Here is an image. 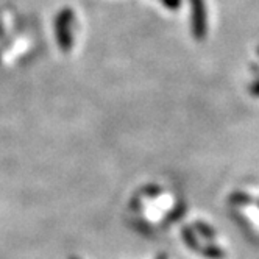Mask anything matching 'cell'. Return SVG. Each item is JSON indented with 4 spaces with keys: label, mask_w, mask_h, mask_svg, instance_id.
<instances>
[{
    "label": "cell",
    "mask_w": 259,
    "mask_h": 259,
    "mask_svg": "<svg viewBox=\"0 0 259 259\" xmlns=\"http://www.w3.org/2000/svg\"><path fill=\"white\" fill-rule=\"evenodd\" d=\"M201 254L208 257V259H224L225 257V251L222 250L217 245H206L201 248Z\"/></svg>",
    "instance_id": "3"
},
{
    "label": "cell",
    "mask_w": 259,
    "mask_h": 259,
    "mask_svg": "<svg viewBox=\"0 0 259 259\" xmlns=\"http://www.w3.org/2000/svg\"><path fill=\"white\" fill-rule=\"evenodd\" d=\"M72 19V13L69 10H64L60 17L57 19V34H58V39H60V44L64 50L69 49L70 46V39H69V34H67V24L69 21Z\"/></svg>",
    "instance_id": "1"
},
{
    "label": "cell",
    "mask_w": 259,
    "mask_h": 259,
    "mask_svg": "<svg viewBox=\"0 0 259 259\" xmlns=\"http://www.w3.org/2000/svg\"><path fill=\"white\" fill-rule=\"evenodd\" d=\"M165 7L169 8H178L180 7V0H162Z\"/></svg>",
    "instance_id": "6"
},
{
    "label": "cell",
    "mask_w": 259,
    "mask_h": 259,
    "mask_svg": "<svg viewBox=\"0 0 259 259\" xmlns=\"http://www.w3.org/2000/svg\"><path fill=\"white\" fill-rule=\"evenodd\" d=\"M236 200H240L239 203H248L247 200H250V197L248 195H242V194H236L233 197V201H236Z\"/></svg>",
    "instance_id": "7"
},
{
    "label": "cell",
    "mask_w": 259,
    "mask_h": 259,
    "mask_svg": "<svg viewBox=\"0 0 259 259\" xmlns=\"http://www.w3.org/2000/svg\"><path fill=\"white\" fill-rule=\"evenodd\" d=\"M192 13H194V33L198 38L205 34V8H203V0H192Z\"/></svg>",
    "instance_id": "2"
},
{
    "label": "cell",
    "mask_w": 259,
    "mask_h": 259,
    "mask_svg": "<svg viewBox=\"0 0 259 259\" xmlns=\"http://www.w3.org/2000/svg\"><path fill=\"white\" fill-rule=\"evenodd\" d=\"M251 88H259V81H257V83H256V84H253V86H251ZM253 94H256V96H259V89H256V91H254V92H253Z\"/></svg>",
    "instance_id": "8"
},
{
    "label": "cell",
    "mask_w": 259,
    "mask_h": 259,
    "mask_svg": "<svg viewBox=\"0 0 259 259\" xmlns=\"http://www.w3.org/2000/svg\"><path fill=\"white\" fill-rule=\"evenodd\" d=\"M183 234V239H184V242H186V245L191 248V250H200V245H198V240L195 239V234L191 228H183L181 231Z\"/></svg>",
    "instance_id": "4"
},
{
    "label": "cell",
    "mask_w": 259,
    "mask_h": 259,
    "mask_svg": "<svg viewBox=\"0 0 259 259\" xmlns=\"http://www.w3.org/2000/svg\"><path fill=\"white\" fill-rule=\"evenodd\" d=\"M70 259H77V257H70Z\"/></svg>",
    "instance_id": "9"
},
{
    "label": "cell",
    "mask_w": 259,
    "mask_h": 259,
    "mask_svg": "<svg viewBox=\"0 0 259 259\" xmlns=\"http://www.w3.org/2000/svg\"><path fill=\"white\" fill-rule=\"evenodd\" d=\"M194 227H195V231H197L201 237H205V239H208V240H212V239L215 237V231H214L211 227H208V225L203 224V222H197V224H195Z\"/></svg>",
    "instance_id": "5"
}]
</instances>
